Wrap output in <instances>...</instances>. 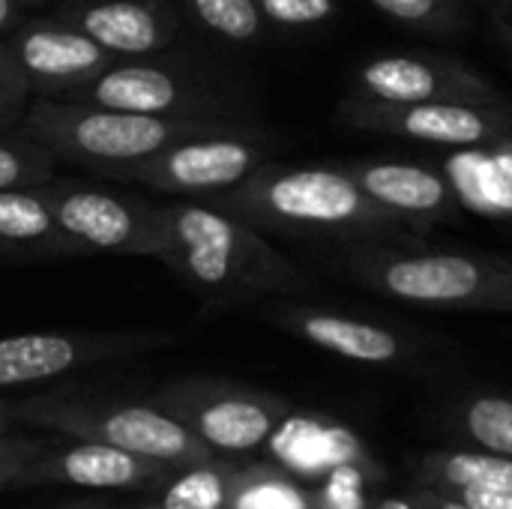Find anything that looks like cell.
<instances>
[{"mask_svg": "<svg viewBox=\"0 0 512 509\" xmlns=\"http://www.w3.org/2000/svg\"><path fill=\"white\" fill-rule=\"evenodd\" d=\"M258 231L351 243L414 240V231L375 204L345 165L267 162L234 189L204 201Z\"/></svg>", "mask_w": 512, "mask_h": 509, "instance_id": "cell-2", "label": "cell"}, {"mask_svg": "<svg viewBox=\"0 0 512 509\" xmlns=\"http://www.w3.org/2000/svg\"><path fill=\"white\" fill-rule=\"evenodd\" d=\"M354 96L378 102H504L474 66L444 54H381L354 72Z\"/></svg>", "mask_w": 512, "mask_h": 509, "instance_id": "cell-12", "label": "cell"}, {"mask_svg": "<svg viewBox=\"0 0 512 509\" xmlns=\"http://www.w3.org/2000/svg\"><path fill=\"white\" fill-rule=\"evenodd\" d=\"M240 468L243 465L225 462L219 456L177 468L165 483L159 504L165 509H228Z\"/></svg>", "mask_w": 512, "mask_h": 509, "instance_id": "cell-21", "label": "cell"}, {"mask_svg": "<svg viewBox=\"0 0 512 509\" xmlns=\"http://www.w3.org/2000/svg\"><path fill=\"white\" fill-rule=\"evenodd\" d=\"M474 174L471 186H459V195L477 198V207L489 213H512V135L480 147V168H468Z\"/></svg>", "mask_w": 512, "mask_h": 509, "instance_id": "cell-24", "label": "cell"}, {"mask_svg": "<svg viewBox=\"0 0 512 509\" xmlns=\"http://www.w3.org/2000/svg\"><path fill=\"white\" fill-rule=\"evenodd\" d=\"M498 36L504 39V45L510 48V54H512V15H501V24H498Z\"/></svg>", "mask_w": 512, "mask_h": 509, "instance_id": "cell-35", "label": "cell"}, {"mask_svg": "<svg viewBox=\"0 0 512 509\" xmlns=\"http://www.w3.org/2000/svg\"><path fill=\"white\" fill-rule=\"evenodd\" d=\"M417 509H477L471 504H465L459 495H450V492H438V489H423V495L414 498Z\"/></svg>", "mask_w": 512, "mask_h": 509, "instance_id": "cell-32", "label": "cell"}, {"mask_svg": "<svg viewBox=\"0 0 512 509\" xmlns=\"http://www.w3.org/2000/svg\"><path fill=\"white\" fill-rule=\"evenodd\" d=\"M21 6H42V3H48V0H18Z\"/></svg>", "mask_w": 512, "mask_h": 509, "instance_id": "cell-38", "label": "cell"}, {"mask_svg": "<svg viewBox=\"0 0 512 509\" xmlns=\"http://www.w3.org/2000/svg\"><path fill=\"white\" fill-rule=\"evenodd\" d=\"M33 96H69L90 84L117 57L60 15L24 18L6 36Z\"/></svg>", "mask_w": 512, "mask_h": 509, "instance_id": "cell-13", "label": "cell"}, {"mask_svg": "<svg viewBox=\"0 0 512 509\" xmlns=\"http://www.w3.org/2000/svg\"><path fill=\"white\" fill-rule=\"evenodd\" d=\"M42 192L75 255H162L159 204L87 180L51 177Z\"/></svg>", "mask_w": 512, "mask_h": 509, "instance_id": "cell-8", "label": "cell"}, {"mask_svg": "<svg viewBox=\"0 0 512 509\" xmlns=\"http://www.w3.org/2000/svg\"><path fill=\"white\" fill-rule=\"evenodd\" d=\"M174 471H177L174 465L144 459L120 447L63 435L45 456L30 462L9 483V489H30L42 483H66L78 489H102V492L153 489V486H165L174 477Z\"/></svg>", "mask_w": 512, "mask_h": 509, "instance_id": "cell-15", "label": "cell"}, {"mask_svg": "<svg viewBox=\"0 0 512 509\" xmlns=\"http://www.w3.org/2000/svg\"><path fill=\"white\" fill-rule=\"evenodd\" d=\"M69 509H93V507H69Z\"/></svg>", "mask_w": 512, "mask_h": 509, "instance_id": "cell-40", "label": "cell"}, {"mask_svg": "<svg viewBox=\"0 0 512 509\" xmlns=\"http://www.w3.org/2000/svg\"><path fill=\"white\" fill-rule=\"evenodd\" d=\"M12 411L18 426L78 441H99L174 468H186L216 456L177 417H171L150 399L126 402L117 396L84 390H54L12 399Z\"/></svg>", "mask_w": 512, "mask_h": 509, "instance_id": "cell-5", "label": "cell"}, {"mask_svg": "<svg viewBox=\"0 0 512 509\" xmlns=\"http://www.w3.org/2000/svg\"><path fill=\"white\" fill-rule=\"evenodd\" d=\"M228 509H315V495L282 468H240Z\"/></svg>", "mask_w": 512, "mask_h": 509, "instance_id": "cell-23", "label": "cell"}, {"mask_svg": "<svg viewBox=\"0 0 512 509\" xmlns=\"http://www.w3.org/2000/svg\"><path fill=\"white\" fill-rule=\"evenodd\" d=\"M369 465H348L333 471L327 480L318 483L315 509H369L366 498V471Z\"/></svg>", "mask_w": 512, "mask_h": 509, "instance_id": "cell-30", "label": "cell"}, {"mask_svg": "<svg viewBox=\"0 0 512 509\" xmlns=\"http://www.w3.org/2000/svg\"><path fill=\"white\" fill-rule=\"evenodd\" d=\"M159 261L213 309L243 306L309 285V276L279 252L264 231L204 201L159 204Z\"/></svg>", "mask_w": 512, "mask_h": 509, "instance_id": "cell-1", "label": "cell"}, {"mask_svg": "<svg viewBox=\"0 0 512 509\" xmlns=\"http://www.w3.org/2000/svg\"><path fill=\"white\" fill-rule=\"evenodd\" d=\"M426 489L459 492L468 486H512V456L495 453H432L420 465Z\"/></svg>", "mask_w": 512, "mask_h": 509, "instance_id": "cell-22", "label": "cell"}, {"mask_svg": "<svg viewBox=\"0 0 512 509\" xmlns=\"http://www.w3.org/2000/svg\"><path fill=\"white\" fill-rule=\"evenodd\" d=\"M330 267L375 294L423 309L512 312V258L498 252L381 240L345 246Z\"/></svg>", "mask_w": 512, "mask_h": 509, "instance_id": "cell-3", "label": "cell"}, {"mask_svg": "<svg viewBox=\"0 0 512 509\" xmlns=\"http://www.w3.org/2000/svg\"><path fill=\"white\" fill-rule=\"evenodd\" d=\"M378 509H417L414 501H408V498H384Z\"/></svg>", "mask_w": 512, "mask_h": 509, "instance_id": "cell-36", "label": "cell"}, {"mask_svg": "<svg viewBox=\"0 0 512 509\" xmlns=\"http://www.w3.org/2000/svg\"><path fill=\"white\" fill-rule=\"evenodd\" d=\"M177 6L189 27L228 48H258L273 30L258 0H177Z\"/></svg>", "mask_w": 512, "mask_h": 509, "instance_id": "cell-20", "label": "cell"}, {"mask_svg": "<svg viewBox=\"0 0 512 509\" xmlns=\"http://www.w3.org/2000/svg\"><path fill=\"white\" fill-rule=\"evenodd\" d=\"M177 417L216 456H246L264 450L276 423L291 411L279 396L237 387L216 378H183L150 396Z\"/></svg>", "mask_w": 512, "mask_h": 509, "instance_id": "cell-9", "label": "cell"}, {"mask_svg": "<svg viewBox=\"0 0 512 509\" xmlns=\"http://www.w3.org/2000/svg\"><path fill=\"white\" fill-rule=\"evenodd\" d=\"M387 18L426 33H456L468 24L462 0H369Z\"/></svg>", "mask_w": 512, "mask_h": 509, "instance_id": "cell-27", "label": "cell"}, {"mask_svg": "<svg viewBox=\"0 0 512 509\" xmlns=\"http://www.w3.org/2000/svg\"><path fill=\"white\" fill-rule=\"evenodd\" d=\"M171 330H42L0 339V390L63 378L69 372L141 357L174 345Z\"/></svg>", "mask_w": 512, "mask_h": 509, "instance_id": "cell-11", "label": "cell"}, {"mask_svg": "<svg viewBox=\"0 0 512 509\" xmlns=\"http://www.w3.org/2000/svg\"><path fill=\"white\" fill-rule=\"evenodd\" d=\"M270 27L303 30L327 24L339 12V0H258Z\"/></svg>", "mask_w": 512, "mask_h": 509, "instance_id": "cell-28", "label": "cell"}, {"mask_svg": "<svg viewBox=\"0 0 512 509\" xmlns=\"http://www.w3.org/2000/svg\"><path fill=\"white\" fill-rule=\"evenodd\" d=\"M486 3H492L501 15H512V0H486Z\"/></svg>", "mask_w": 512, "mask_h": 509, "instance_id": "cell-37", "label": "cell"}, {"mask_svg": "<svg viewBox=\"0 0 512 509\" xmlns=\"http://www.w3.org/2000/svg\"><path fill=\"white\" fill-rule=\"evenodd\" d=\"M144 509H165L162 504H153V507H144Z\"/></svg>", "mask_w": 512, "mask_h": 509, "instance_id": "cell-39", "label": "cell"}, {"mask_svg": "<svg viewBox=\"0 0 512 509\" xmlns=\"http://www.w3.org/2000/svg\"><path fill=\"white\" fill-rule=\"evenodd\" d=\"M30 84L9 48L6 39H0V135L21 123L24 114H27V105H30Z\"/></svg>", "mask_w": 512, "mask_h": 509, "instance_id": "cell-29", "label": "cell"}, {"mask_svg": "<svg viewBox=\"0 0 512 509\" xmlns=\"http://www.w3.org/2000/svg\"><path fill=\"white\" fill-rule=\"evenodd\" d=\"M276 156V141L258 123L192 135L183 138L156 156L120 171L117 183H129L156 195H174L183 201H210L252 171L267 165Z\"/></svg>", "mask_w": 512, "mask_h": 509, "instance_id": "cell-7", "label": "cell"}, {"mask_svg": "<svg viewBox=\"0 0 512 509\" xmlns=\"http://www.w3.org/2000/svg\"><path fill=\"white\" fill-rule=\"evenodd\" d=\"M237 117H150L120 108L72 102L60 96H33L21 120V132L45 147L57 162H72L99 177L156 156L159 150L207 132L246 126Z\"/></svg>", "mask_w": 512, "mask_h": 509, "instance_id": "cell-4", "label": "cell"}, {"mask_svg": "<svg viewBox=\"0 0 512 509\" xmlns=\"http://www.w3.org/2000/svg\"><path fill=\"white\" fill-rule=\"evenodd\" d=\"M63 435L45 432V435H0V492L9 489V483L39 456H45Z\"/></svg>", "mask_w": 512, "mask_h": 509, "instance_id": "cell-31", "label": "cell"}, {"mask_svg": "<svg viewBox=\"0 0 512 509\" xmlns=\"http://www.w3.org/2000/svg\"><path fill=\"white\" fill-rule=\"evenodd\" d=\"M261 315L288 330L291 336L330 351L342 360H354V363H366V366H393L411 357L414 345L372 321V318H357L348 312H333L324 306H306V303H267L261 306Z\"/></svg>", "mask_w": 512, "mask_h": 509, "instance_id": "cell-17", "label": "cell"}, {"mask_svg": "<svg viewBox=\"0 0 512 509\" xmlns=\"http://www.w3.org/2000/svg\"><path fill=\"white\" fill-rule=\"evenodd\" d=\"M57 159L21 129L0 135V189L39 186L54 177Z\"/></svg>", "mask_w": 512, "mask_h": 509, "instance_id": "cell-25", "label": "cell"}, {"mask_svg": "<svg viewBox=\"0 0 512 509\" xmlns=\"http://www.w3.org/2000/svg\"><path fill=\"white\" fill-rule=\"evenodd\" d=\"M339 120L354 129L450 150H480L512 135L507 102H378L348 93Z\"/></svg>", "mask_w": 512, "mask_h": 509, "instance_id": "cell-10", "label": "cell"}, {"mask_svg": "<svg viewBox=\"0 0 512 509\" xmlns=\"http://www.w3.org/2000/svg\"><path fill=\"white\" fill-rule=\"evenodd\" d=\"M18 423H15V411H12V399L9 396H0V435L12 432Z\"/></svg>", "mask_w": 512, "mask_h": 509, "instance_id": "cell-34", "label": "cell"}, {"mask_svg": "<svg viewBox=\"0 0 512 509\" xmlns=\"http://www.w3.org/2000/svg\"><path fill=\"white\" fill-rule=\"evenodd\" d=\"M72 246L57 228L54 210L39 186L0 189V258H72Z\"/></svg>", "mask_w": 512, "mask_h": 509, "instance_id": "cell-19", "label": "cell"}, {"mask_svg": "<svg viewBox=\"0 0 512 509\" xmlns=\"http://www.w3.org/2000/svg\"><path fill=\"white\" fill-rule=\"evenodd\" d=\"M345 168L375 204H381L390 216L405 222L414 234L441 222H453L462 213L456 183L432 165L396 159H357L345 162Z\"/></svg>", "mask_w": 512, "mask_h": 509, "instance_id": "cell-16", "label": "cell"}, {"mask_svg": "<svg viewBox=\"0 0 512 509\" xmlns=\"http://www.w3.org/2000/svg\"><path fill=\"white\" fill-rule=\"evenodd\" d=\"M465 435L495 456H512V399L507 396H477L462 408Z\"/></svg>", "mask_w": 512, "mask_h": 509, "instance_id": "cell-26", "label": "cell"}, {"mask_svg": "<svg viewBox=\"0 0 512 509\" xmlns=\"http://www.w3.org/2000/svg\"><path fill=\"white\" fill-rule=\"evenodd\" d=\"M24 21V6L18 0H0V36H9Z\"/></svg>", "mask_w": 512, "mask_h": 509, "instance_id": "cell-33", "label": "cell"}, {"mask_svg": "<svg viewBox=\"0 0 512 509\" xmlns=\"http://www.w3.org/2000/svg\"><path fill=\"white\" fill-rule=\"evenodd\" d=\"M264 453L300 483H321L348 465H372V456L354 429L306 411H288L267 438Z\"/></svg>", "mask_w": 512, "mask_h": 509, "instance_id": "cell-18", "label": "cell"}, {"mask_svg": "<svg viewBox=\"0 0 512 509\" xmlns=\"http://www.w3.org/2000/svg\"><path fill=\"white\" fill-rule=\"evenodd\" d=\"M54 15L114 57L174 54L186 27L177 0H60Z\"/></svg>", "mask_w": 512, "mask_h": 509, "instance_id": "cell-14", "label": "cell"}, {"mask_svg": "<svg viewBox=\"0 0 512 509\" xmlns=\"http://www.w3.org/2000/svg\"><path fill=\"white\" fill-rule=\"evenodd\" d=\"M72 102L120 108L150 117H246L243 99L213 72L183 57H117L90 84L72 90Z\"/></svg>", "mask_w": 512, "mask_h": 509, "instance_id": "cell-6", "label": "cell"}]
</instances>
